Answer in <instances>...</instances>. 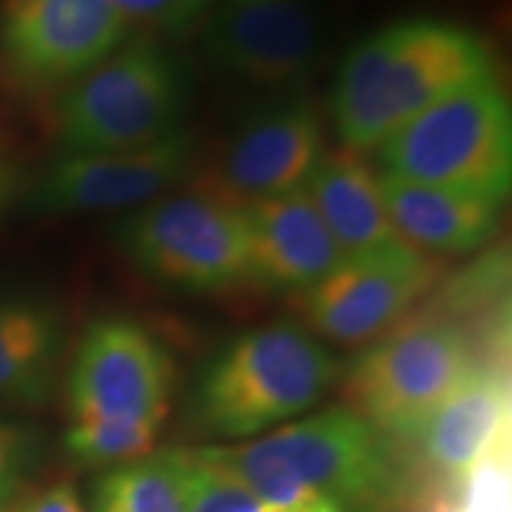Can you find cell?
Masks as SVG:
<instances>
[{
	"mask_svg": "<svg viewBox=\"0 0 512 512\" xmlns=\"http://www.w3.org/2000/svg\"><path fill=\"white\" fill-rule=\"evenodd\" d=\"M494 74L489 43L439 17H408L373 31L339 64L330 114L347 150L382 145L434 102Z\"/></svg>",
	"mask_w": 512,
	"mask_h": 512,
	"instance_id": "obj_1",
	"label": "cell"
},
{
	"mask_svg": "<svg viewBox=\"0 0 512 512\" xmlns=\"http://www.w3.org/2000/svg\"><path fill=\"white\" fill-rule=\"evenodd\" d=\"M342 363L302 323L242 332L202 370L192 420L209 437L249 439L302 418L339 382Z\"/></svg>",
	"mask_w": 512,
	"mask_h": 512,
	"instance_id": "obj_2",
	"label": "cell"
},
{
	"mask_svg": "<svg viewBox=\"0 0 512 512\" xmlns=\"http://www.w3.org/2000/svg\"><path fill=\"white\" fill-rule=\"evenodd\" d=\"M188 69L155 36H136L76 79L55 112L62 155L136 150L181 131Z\"/></svg>",
	"mask_w": 512,
	"mask_h": 512,
	"instance_id": "obj_3",
	"label": "cell"
},
{
	"mask_svg": "<svg viewBox=\"0 0 512 512\" xmlns=\"http://www.w3.org/2000/svg\"><path fill=\"white\" fill-rule=\"evenodd\" d=\"M484 358L470 328L446 313L401 320L342 368L344 406L389 439L413 441Z\"/></svg>",
	"mask_w": 512,
	"mask_h": 512,
	"instance_id": "obj_4",
	"label": "cell"
},
{
	"mask_svg": "<svg viewBox=\"0 0 512 512\" xmlns=\"http://www.w3.org/2000/svg\"><path fill=\"white\" fill-rule=\"evenodd\" d=\"M380 150V171L403 181L505 202L512 185V110L496 74L446 95Z\"/></svg>",
	"mask_w": 512,
	"mask_h": 512,
	"instance_id": "obj_5",
	"label": "cell"
},
{
	"mask_svg": "<svg viewBox=\"0 0 512 512\" xmlns=\"http://www.w3.org/2000/svg\"><path fill=\"white\" fill-rule=\"evenodd\" d=\"M126 259L181 292H223L247 280L245 211L209 195H164L128 211L114 228Z\"/></svg>",
	"mask_w": 512,
	"mask_h": 512,
	"instance_id": "obj_6",
	"label": "cell"
},
{
	"mask_svg": "<svg viewBox=\"0 0 512 512\" xmlns=\"http://www.w3.org/2000/svg\"><path fill=\"white\" fill-rule=\"evenodd\" d=\"M252 441L342 512H384L403 496L392 439L347 406L302 415Z\"/></svg>",
	"mask_w": 512,
	"mask_h": 512,
	"instance_id": "obj_7",
	"label": "cell"
},
{
	"mask_svg": "<svg viewBox=\"0 0 512 512\" xmlns=\"http://www.w3.org/2000/svg\"><path fill=\"white\" fill-rule=\"evenodd\" d=\"M441 275V259L399 242L344 256L335 271L294 297L306 330L342 347H358L406 320L408 311L441 283Z\"/></svg>",
	"mask_w": 512,
	"mask_h": 512,
	"instance_id": "obj_8",
	"label": "cell"
},
{
	"mask_svg": "<svg viewBox=\"0 0 512 512\" xmlns=\"http://www.w3.org/2000/svg\"><path fill=\"white\" fill-rule=\"evenodd\" d=\"M176 368L164 344L138 320L100 318L83 332L69 370L72 418L164 425Z\"/></svg>",
	"mask_w": 512,
	"mask_h": 512,
	"instance_id": "obj_9",
	"label": "cell"
},
{
	"mask_svg": "<svg viewBox=\"0 0 512 512\" xmlns=\"http://www.w3.org/2000/svg\"><path fill=\"white\" fill-rule=\"evenodd\" d=\"M200 43L221 74L252 88L283 91L316 72L325 31L304 0H247L209 12Z\"/></svg>",
	"mask_w": 512,
	"mask_h": 512,
	"instance_id": "obj_10",
	"label": "cell"
},
{
	"mask_svg": "<svg viewBox=\"0 0 512 512\" xmlns=\"http://www.w3.org/2000/svg\"><path fill=\"white\" fill-rule=\"evenodd\" d=\"M131 38L110 0H0V48L24 83H74Z\"/></svg>",
	"mask_w": 512,
	"mask_h": 512,
	"instance_id": "obj_11",
	"label": "cell"
},
{
	"mask_svg": "<svg viewBox=\"0 0 512 512\" xmlns=\"http://www.w3.org/2000/svg\"><path fill=\"white\" fill-rule=\"evenodd\" d=\"M323 155L318 112L309 100L285 95L242 121L211 166L202 192L245 209L304 190Z\"/></svg>",
	"mask_w": 512,
	"mask_h": 512,
	"instance_id": "obj_12",
	"label": "cell"
},
{
	"mask_svg": "<svg viewBox=\"0 0 512 512\" xmlns=\"http://www.w3.org/2000/svg\"><path fill=\"white\" fill-rule=\"evenodd\" d=\"M195 145L188 131H176L136 150L62 155L34 185L36 209L48 214L138 209L188 181Z\"/></svg>",
	"mask_w": 512,
	"mask_h": 512,
	"instance_id": "obj_13",
	"label": "cell"
},
{
	"mask_svg": "<svg viewBox=\"0 0 512 512\" xmlns=\"http://www.w3.org/2000/svg\"><path fill=\"white\" fill-rule=\"evenodd\" d=\"M247 280L271 292L299 294L342 264L344 254L309 192L249 204Z\"/></svg>",
	"mask_w": 512,
	"mask_h": 512,
	"instance_id": "obj_14",
	"label": "cell"
},
{
	"mask_svg": "<svg viewBox=\"0 0 512 512\" xmlns=\"http://www.w3.org/2000/svg\"><path fill=\"white\" fill-rule=\"evenodd\" d=\"M510 437V377L503 358H482L418 432L422 456L437 475L463 484Z\"/></svg>",
	"mask_w": 512,
	"mask_h": 512,
	"instance_id": "obj_15",
	"label": "cell"
},
{
	"mask_svg": "<svg viewBox=\"0 0 512 512\" xmlns=\"http://www.w3.org/2000/svg\"><path fill=\"white\" fill-rule=\"evenodd\" d=\"M384 207L401 242L446 259L479 252L501 230L505 202L470 192L434 188L377 171Z\"/></svg>",
	"mask_w": 512,
	"mask_h": 512,
	"instance_id": "obj_16",
	"label": "cell"
},
{
	"mask_svg": "<svg viewBox=\"0 0 512 512\" xmlns=\"http://www.w3.org/2000/svg\"><path fill=\"white\" fill-rule=\"evenodd\" d=\"M304 190L344 256L377 252L401 242L384 207L377 171L361 152L347 147L325 150Z\"/></svg>",
	"mask_w": 512,
	"mask_h": 512,
	"instance_id": "obj_17",
	"label": "cell"
},
{
	"mask_svg": "<svg viewBox=\"0 0 512 512\" xmlns=\"http://www.w3.org/2000/svg\"><path fill=\"white\" fill-rule=\"evenodd\" d=\"M62 347V318L36 297L0 299V406H31L48 394Z\"/></svg>",
	"mask_w": 512,
	"mask_h": 512,
	"instance_id": "obj_18",
	"label": "cell"
},
{
	"mask_svg": "<svg viewBox=\"0 0 512 512\" xmlns=\"http://www.w3.org/2000/svg\"><path fill=\"white\" fill-rule=\"evenodd\" d=\"M93 512H188L178 451L107 470L95 484Z\"/></svg>",
	"mask_w": 512,
	"mask_h": 512,
	"instance_id": "obj_19",
	"label": "cell"
},
{
	"mask_svg": "<svg viewBox=\"0 0 512 512\" xmlns=\"http://www.w3.org/2000/svg\"><path fill=\"white\" fill-rule=\"evenodd\" d=\"M204 458L216 463L223 470L238 477L247 489H252L261 501L280 512H342L335 503L328 501L313 486L304 484L302 479L287 472L259 448L254 441L226 446H204L197 448Z\"/></svg>",
	"mask_w": 512,
	"mask_h": 512,
	"instance_id": "obj_20",
	"label": "cell"
},
{
	"mask_svg": "<svg viewBox=\"0 0 512 512\" xmlns=\"http://www.w3.org/2000/svg\"><path fill=\"white\" fill-rule=\"evenodd\" d=\"M162 425L136 420H110V418H83L74 420L64 446L69 456L83 465H126L133 460L150 456L155 451Z\"/></svg>",
	"mask_w": 512,
	"mask_h": 512,
	"instance_id": "obj_21",
	"label": "cell"
},
{
	"mask_svg": "<svg viewBox=\"0 0 512 512\" xmlns=\"http://www.w3.org/2000/svg\"><path fill=\"white\" fill-rule=\"evenodd\" d=\"M188 512H280L200 451H178Z\"/></svg>",
	"mask_w": 512,
	"mask_h": 512,
	"instance_id": "obj_22",
	"label": "cell"
},
{
	"mask_svg": "<svg viewBox=\"0 0 512 512\" xmlns=\"http://www.w3.org/2000/svg\"><path fill=\"white\" fill-rule=\"evenodd\" d=\"M128 24L150 34L181 38L200 29L211 10V0H110Z\"/></svg>",
	"mask_w": 512,
	"mask_h": 512,
	"instance_id": "obj_23",
	"label": "cell"
},
{
	"mask_svg": "<svg viewBox=\"0 0 512 512\" xmlns=\"http://www.w3.org/2000/svg\"><path fill=\"white\" fill-rule=\"evenodd\" d=\"M460 512H510V437L503 439L463 482Z\"/></svg>",
	"mask_w": 512,
	"mask_h": 512,
	"instance_id": "obj_24",
	"label": "cell"
},
{
	"mask_svg": "<svg viewBox=\"0 0 512 512\" xmlns=\"http://www.w3.org/2000/svg\"><path fill=\"white\" fill-rule=\"evenodd\" d=\"M31 460V437L24 427L0 422V510L22 484L24 470Z\"/></svg>",
	"mask_w": 512,
	"mask_h": 512,
	"instance_id": "obj_25",
	"label": "cell"
},
{
	"mask_svg": "<svg viewBox=\"0 0 512 512\" xmlns=\"http://www.w3.org/2000/svg\"><path fill=\"white\" fill-rule=\"evenodd\" d=\"M12 512H86V510H83L81 498L74 491V486L62 482V484L48 486V489L38 491L34 496H29L27 501Z\"/></svg>",
	"mask_w": 512,
	"mask_h": 512,
	"instance_id": "obj_26",
	"label": "cell"
},
{
	"mask_svg": "<svg viewBox=\"0 0 512 512\" xmlns=\"http://www.w3.org/2000/svg\"><path fill=\"white\" fill-rule=\"evenodd\" d=\"M5 188H8V162H5L3 150H0V204L5 200Z\"/></svg>",
	"mask_w": 512,
	"mask_h": 512,
	"instance_id": "obj_27",
	"label": "cell"
},
{
	"mask_svg": "<svg viewBox=\"0 0 512 512\" xmlns=\"http://www.w3.org/2000/svg\"><path fill=\"white\" fill-rule=\"evenodd\" d=\"M230 3H247V0H230Z\"/></svg>",
	"mask_w": 512,
	"mask_h": 512,
	"instance_id": "obj_28",
	"label": "cell"
},
{
	"mask_svg": "<svg viewBox=\"0 0 512 512\" xmlns=\"http://www.w3.org/2000/svg\"><path fill=\"white\" fill-rule=\"evenodd\" d=\"M0 512H12V510H10V508H3V510H0Z\"/></svg>",
	"mask_w": 512,
	"mask_h": 512,
	"instance_id": "obj_29",
	"label": "cell"
}]
</instances>
